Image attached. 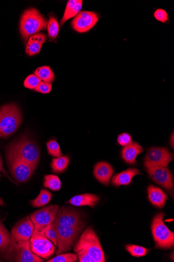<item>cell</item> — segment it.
I'll return each mask as SVG.
<instances>
[{
	"instance_id": "obj_1",
	"label": "cell",
	"mask_w": 174,
	"mask_h": 262,
	"mask_svg": "<svg viewBox=\"0 0 174 262\" xmlns=\"http://www.w3.org/2000/svg\"><path fill=\"white\" fill-rule=\"evenodd\" d=\"M80 262H104L102 247L94 229L87 228L74 246Z\"/></svg>"
},
{
	"instance_id": "obj_2",
	"label": "cell",
	"mask_w": 174,
	"mask_h": 262,
	"mask_svg": "<svg viewBox=\"0 0 174 262\" xmlns=\"http://www.w3.org/2000/svg\"><path fill=\"white\" fill-rule=\"evenodd\" d=\"M48 21L36 9L31 8L22 13L19 31L26 43L31 36L47 29Z\"/></svg>"
},
{
	"instance_id": "obj_3",
	"label": "cell",
	"mask_w": 174,
	"mask_h": 262,
	"mask_svg": "<svg viewBox=\"0 0 174 262\" xmlns=\"http://www.w3.org/2000/svg\"><path fill=\"white\" fill-rule=\"evenodd\" d=\"M21 121V113L17 105L10 103L3 106L0 108V138H7L13 135Z\"/></svg>"
},
{
	"instance_id": "obj_4",
	"label": "cell",
	"mask_w": 174,
	"mask_h": 262,
	"mask_svg": "<svg viewBox=\"0 0 174 262\" xmlns=\"http://www.w3.org/2000/svg\"><path fill=\"white\" fill-rule=\"evenodd\" d=\"M8 153L13 154L36 168L40 158V151L35 144L26 138H22L10 147Z\"/></svg>"
},
{
	"instance_id": "obj_5",
	"label": "cell",
	"mask_w": 174,
	"mask_h": 262,
	"mask_svg": "<svg viewBox=\"0 0 174 262\" xmlns=\"http://www.w3.org/2000/svg\"><path fill=\"white\" fill-rule=\"evenodd\" d=\"M165 214L163 212L157 214L153 219L152 230L156 247L170 249L174 245V233L165 224Z\"/></svg>"
},
{
	"instance_id": "obj_6",
	"label": "cell",
	"mask_w": 174,
	"mask_h": 262,
	"mask_svg": "<svg viewBox=\"0 0 174 262\" xmlns=\"http://www.w3.org/2000/svg\"><path fill=\"white\" fill-rule=\"evenodd\" d=\"M55 227L57 233L58 251L57 255L71 251L79 234L85 226L77 227H68L56 223Z\"/></svg>"
},
{
	"instance_id": "obj_7",
	"label": "cell",
	"mask_w": 174,
	"mask_h": 262,
	"mask_svg": "<svg viewBox=\"0 0 174 262\" xmlns=\"http://www.w3.org/2000/svg\"><path fill=\"white\" fill-rule=\"evenodd\" d=\"M7 249L10 257L14 261L41 262L44 260L32 252L29 240L18 241L12 239V242Z\"/></svg>"
},
{
	"instance_id": "obj_8",
	"label": "cell",
	"mask_w": 174,
	"mask_h": 262,
	"mask_svg": "<svg viewBox=\"0 0 174 262\" xmlns=\"http://www.w3.org/2000/svg\"><path fill=\"white\" fill-rule=\"evenodd\" d=\"M59 209V206L51 205L31 213L30 218L34 225L33 233L40 232L48 225L53 223Z\"/></svg>"
},
{
	"instance_id": "obj_9",
	"label": "cell",
	"mask_w": 174,
	"mask_h": 262,
	"mask_svg": "<svg viewBox=\"0 0 174 262\" xmlns=\"http://www.w3.org/2000/svg\"><path fill=\"white\" fill-rule=\"evenodd\" d=\"M7 159L11 174L18 183H24L28 181L36 168L8 152Z\"/></svg>"
},
{
	"instance_id": "obj_10",
	"label": "cell",
	"mask_w": 174,
	"mask_h": 262,
	"mask_svg": "<svg viewBox=\"0 0 174 262\" xmlns=\"http://www.w3.org/2000/svg\"><path fill=\"white\" fill-rule=\"evenodd\" d=\"M146 170L150 177L157 184L163 187L172 195L173 194V176L168 167L151 165L144 162Z\"/></svg>"
},
{
	"instance_id": "obj_11",
	"label": "cell",
	"mask_w": 174,
	"mask_h": 262,
	"mask_svg": "<svg viewBox=\"0 0 174 262\" xmlns=\"http://www.w3.org/2000/svg\"><path fill=\"white\" fill-rule=\"evenodd\" d=\"M29 243L32 252L44 259H48L54 253L55 247L53 243L42 234L33 233Z\"/></svg>"
},
{
	"instance_id": "obj_12",
	"label": "cell",
	"mask_w": 174,
	"mask_h": 262,
	"mask_svg": "<svg viewBox=\"0 0 174 262\" xmlns=\"http://www.w3.org/2000/svg\"><path fill=\"white\" fill-rule=\"evenodd\" d=\"M97 14L92 11H80L71 23L73 29L79 33H86L91 30L98 22Z\"/></svg>"
},
{
	"instance_id": "obj_13",
	"label": "cell",
	"mask_w": 174,
	"mask_h": 262,
	"mask_svg": "<svg viewBox=\"0 0 174 262\" xmlns=\"http://www.w3.org/2000/svg\"><path fill=\"white\" fill-rule=\"evenodd\" d=\"M174 154L165 147H153L147 151L145 161L155 166L168 167L173 161Z\"/></svg>"
},
{
	"instance_id": "obj_14",
	"label": "cell",
	"mask_w": 174,
	"mask_h": 262,
	"mask_svg": "<svg viewBox=\"0 0 174 262\" xmlns=\"http://www.w3.org/2000/svg\"><path fill=\"white\" fill-rule=\"evenodd\" d=\"M55 222L68 227L85 226L84 222L78 212L75 210L62 207L57 213Z\"/></svg>"
},
{
	"instance_id": "obj_15",
	"label": "cell",
	"mask_w": 174,
	"mask_h": 262,
	"mask_svg": "<svg viewBox=\"0 0 174 262\" xmlns=\"http://www.w3.org/2000/svg\"><path fill=\"white\" fill-rule=\"evenodd\" d=\"M34 231V225L29 216L22 219L11 230V237L15 240H29Z\"/></svg>"
},
{
	"instance_id": "obj_16",
	"label": "cell",
	"mask_w": 174,
	"mask_h": 262,
	"mask_svg": "<svg viewBox=\"0 0 174 262\" xmlns=\"http://www.w3.org/2000/svg\"><path fill=\"white\" fill-rule=\"evenodd\" d=\"M94 173L98 181L108 186L114 173V170L110 164L100 162L95 166Z\"/></svg>"
},
{
	"instance_id": "obj_17",
	"label": "cell",
	"mask_w": 174,
	"mask_h": 262,
	"mask_svg": "<svg viewBox=\"0 0 174 262\" xmlns=\"http://www.w3.org/2000/svg\"><path fill=\"white\" fill-rule=\"evenodd\" d=\"M47 41V37L43 33H37L31 36L27 41L26 53L33 56L39 53L43 44Z\"/></svg>"
},
{
	"instance_id": "obj_18",
	"label": "cell",
	"mask_w": 174,
	"mask_h": 262,
	"mask_svg": "<svg viewBox=\"0 0 174 262\" xmlns=\"http://www.w3.org/2000/svg\"><path fill=\"white\" fill-rule=\"evenodd\" d=\"M148 193L149 200L153 205L159 208L165 206L168 196L163 190L157 186L151 185L148 188Z\"/></svg>"
},
{
	"instance_id": "obj_19",
	"label": "cell",
	"mask_w": 174,
	"mask_h": 262,
	"mask_svg": "<svg viewBox=\"0 0 174 262\" xmlns=\"http://www.w3.org/2000/svg\"><path fill=\"white\" fill-rule=\"evenodd\" d=\"M142 174L140 171L136 168H130L115 174L112 178V184L119 187L130 184L134 177Z\"/></svg>"
},
{
	"instance_id": "obj_20",
	"label": "cell",
	"mask_w": 174,
	"mask_h": 262,
	"mask_svg": "<svg viewBox=\"0 0 174 262\" xmlns=\"http://www.w3.org/2000/svg\"><path fill=\"white\" fill-rule=\"evenodd\" d=\"M144 148L137 142H132L129 146L124 147L121 152L123 159L129 164L136 163V159L138 155L143 153Z\"/></svg>"
},
{
	"instance_id": "obj_21",
	"label": "cell",
	"mask_w": 174,
	"mask_h": 262,
	"mask_svg": "<svg viewBox=\"0 0 174 262\" xmlns=\"http://www.w3.org/2000/svg\"><path fill=\"white\" fill-rule=\"evenodd\" d=\"M99 201V197L95 194H84L76 195L69 199L67 202L75 206H88L95 207Z\"/></svg>"
},
{
	"instance_id": "obj_22",
	"label": "cell",
	"mask_w": 174,
	"mask_h": 262,
	"mask_svg": "<svg viewBox=\"0 0 174 262\" xmlns=\"http://www.w3.org/2000/svg\"><path fill=\"white\" fill-rule=\"evenodd\" d=\"M34 75L39 78L41 80L46 83H51L54 80L53 71L49 66H42L38 68L34 71Z\"/></svg>"
},
{
	"instance_id": "obj_23",
	"label": "cell",
	"mask_w": 174,
	"mask_h": 262,
	"mask_svg": "<svg viewBox=\"0 0 174 262\" xmlns=\"http://www.w3.org/2000/svg\"><path fill=\"white\" fill-rule=\"evenodd\" d=\"M69 162L67 156H61L52 160L51 164L52 171L56 173H61L67 168Z\"/></svg>"
},
{
	"instance_id": "obj_24",
	"label": "cell",
	"mask_w": 174,
	"mask_h": 262,
	"mask_svg": "<svg viewBox=\"0 0 174 262\" xmlns=\"http://www.w3.org/2000/svg\"><path fill=\"white\" fill-rule=\"evenodd\" d=\"M43 186L53 191H59L61 188V181L59 177L50 174L44 176Z\"/></svg>"
},
{
	"instance_id": "obj_25",
	"label": "cell",
	"mask_w": 174,
	"mask_h": 262,
	"mask_svg": "<svg viewBox=\"0 0 174 262\" xmlns=\"http://www.w3.org/2000/svg\"><path fill=\"white\" fill-rule=\"evenodd\" d=\"M47 30L50 40L53 41L56 40L59 35L60 26L59 22L53 16H49Z\"/></svg>"
},
{
	"instance_id": "obj_26",
	"label": "cell",
	"mask_w": 174,
	"mask_h": 262,
	"mask_svg": "<svg viewBox=\"0 0 174 262\" xmlns=\"http://www.w3.org/2000/svg\"><path fill=\"white\" fill-rule=\"evenodd\" d=\"M12 242V237L4 225L0 228V251L6 249Z\"/></svg>"
},
{
	"instance_id": "obj_27",
	"label": "cell",
	"mask_w": 174,
	"mask_h": 262,
	"mask_svg": "<svg viewBox=\"0 0 174 262\" xmlns=\"http://www.w3.org/2000/svg\"><path fill=\"white\" fill-rule=\"evenodd\" d=\"M39 233L44 235L47 237L54 245H57V233L55 227L54 222L50 225H48L47 227L44 228L41 231L38 233Z\"/></svg>"
},
{
	"instance_id": "obj_28",
	"label": "cell",
	"mask_w": 174,
	"mask_h": 262,
	"mask_svg": "<svg viewBox=\"0 0 174 262\" xmlns=\"http://www.w3.org/2000/svg\"><path fill=\"white\" fill-rule=\"evenodd\" d=\"M126 249L132 256L138 257L146 255L149 251V249L134 244L127 245Z\"/></svg>"
},
{
	"instance_id": "obj_29",
	"label": "cell",
	"mask_w": 174,
	"mask_h": 262,
	"mask_svg": "<svg viewBox=\"0 0 174 262\" xmlns=\"http://www.w3.org/2000/svg\"><path fill=\"white\" fill-rule=\"evenodd\" d=\"M46 146H47L48 154L52 157L57 158L62 156L60 145L56 140H50L46 144Z\"/></svg>"
},
{
	"instance_id": "obj_30",
	"label": "cell",
	"mask_w": 174,
	"mask_h": 262,
	"mask_svg": "<svg viewBox=\"0 0 174 262\" xmlns=\"http://www.w3.org/2000/svg\"><path fill=\"white\" fill-rule=\"evenodd\" d=\"M78 259L76 253H62L49 260L48 262H74Z\"/></svg>"
},
{
	"instance_id": "obj_31",
	"label": "cell",
	"mask_w": 174,
	"mask_h": 262,
	"mask_svg": "<svg viewBox=\"0 0 174 262\" xmlns=\"http://www.w3.org/2000/svg\"><path fill=\"white\" fill-rule=\"evenodd\" d=\"M41 81V79L36 75H31L25 79L24 85L27 89L34 90Z\"/></svg>"
},
{
	"instance_id": "obj_32",
	"label": "cell",
	"mask_w": 174,
	"mask_h": 262,
	"mask_svg": "<svg viewBox=\"0 0 174 262\" xmlns=\"http://www.w3.org/2000/svg\"><path fill=\"white\" fill-rule=\"evenodd\" d=\"M77 1L78 0H69V1L68 2L64 16L60 21V25L62 27L64 26L65 23L68 20V17L72 13Z\"/></svg>"
},
{
	"instance_id": "obj_33",
	"label": "cell",
	"mask_w": 174,
	"mask_h": 262,
	"mask_svg": "<svg viewBox=\"0 0 174 262\" xmlns=\"http://www.w3.org/2000/svg\"><path fill=\"white\" fill-rule=\"evenodd\" d=\"M37 197L39 198L42 207L49 203L52 198V194L48 190L41 189Z\"/></svg>"
},
{
	"instance_id": "obj_34",
	"label": "cell",
	"mask_w": 174,
	"mask_h": 262,
	"mask_svg": "<svg viewBox=\"0 0 174 262\" xmlns=\"http://www.w3.org/2000/svg\"><path fill=\"white\" fill-rule=\"evenodd\" d=\"M155 19L162 23H167L169 21V16L167 11L164 9H158L154 14Z\"/></svg>"
},
{
	"instance_id": "obj_35",
	"label": "cell",
	"mask_w": 174,
	"mask_h": 262,
	"mask_svg": "<svg viewBox=\"0 0 174 262\" xmlns=\"http://www.w3.org/2000/svg\"><path fill=\"white\" fill-rule=\"evenodd\" d=\"M118 142L120 145L126 147L132 144V138L129 134L123 133L118 136Z\"/></svg>"
},
{
	"instance_id": "obj_36",
	"label": "cell",
	"mask_w": 174,
	"mask_h": 262,
	"mask_svg": "<svg viewBox=\"0 0 174 262\" xmlns=\"http://www.w3.org/2000/svg\"><path fill=\"white\" fill-rule=\"evenodd\" d=\"M51 83L41 81L38 86L34 90L42 94H48L51 91Z\"/></svg>"
},
{
	"instance_id": "obj_37",
	"label": "cell",
	"mask_w": 174,
	"mask_h": 262,
	"mask_svg": "<svg viewBox=\"0 0 174 262\" xmlns=\"http://www.w3.org/2000/svg\"><path fill=\"white\" fill-rule=\"evenodd\" d=\"M2 171L3 172L5 173V174H6V172L4 170L3 167V161L2 159L1 156V155H0V172Z\"/></svg>"
},
{
	"instance_id": "obj_38",
	"label": "cell",
	"mask_w": 174,
	"mask_h": 262,
	"mask_svg": "<svg viewBox=\"0 0 174 262\" xmlns=\"http://www.w3.org/2000/svg\"><path fill=\"white\" fill-rule=\"evenodd\" d=\"M171 145H172V147L174 148V133H173L172 136V139L171 138Z\"/></svg>"
},
{
	"instance_id": "obj_39",
	"label": "cell",
	"mask_w": 174,
	"mask_h": 262,
	"mask_svg": "<svg viewBox=\"0 0 174 262\" xmlns=\"http://www.w3.org/2000/svg\"><path fill=\"white\" fill-rule=\"evenodd\" d=\"M3 205V202L2 200L0 198V205Z\"/></svg>"
},
{
	"instance_id": "obj_40",
	"label": "cell",
	"mask_w": 174,
	"mask_h": 262,
	"mask_svg": "<svg viewBox=\"0 0 174 262\" xmlns=\"http://www.w3.org/2000/svg\"><path fill=\"white\" fill-rule=\"evenodd\" d=\"M3 225V223L1 221H0V228H1Z\"/></svg>"
},
{
	"instance_id": "obj_41",
	"label": "cell",
	"mask_w": 174,
	"mask_h": 262,
	"mask_svg": "<svg viewBox=\"0 0 174 262\" xmlns=\"http://www.w3.org/2000/svg\"><path fill=\"white\" fill-rule=\"evenodd\" d=\"M2 176V175L1 174H0V177H1Z\"/></svg>"
},
{
	"instance_id": "obj_42",
	"label": "cell",
	"mask_w": 174,
	"mask_h": 262,
	"mask_svg": "<svg viewBox=\"0 0 174 262\" xmlns=\"http://www.w3.org/2000/svg\"><path fill=\"white\" fill-rule=\"evenodd\" d=\"M0 261H1V260H0Z\"/></svg>"
}]
</instances>
